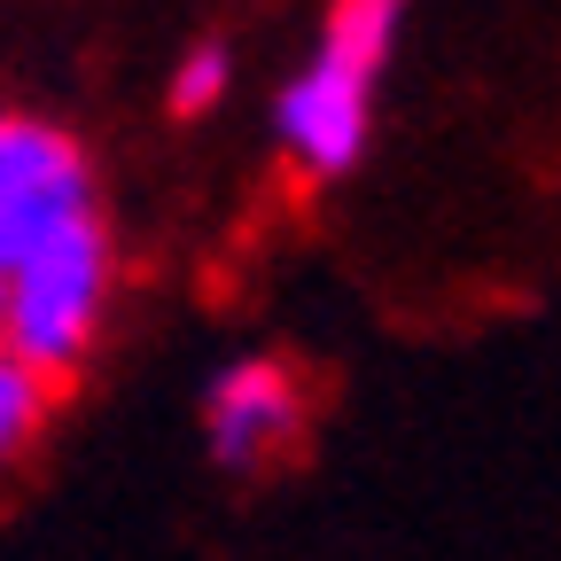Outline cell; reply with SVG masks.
I'll use <instances>...</instances> for the list:
<instances>
[{
	"mask_svg": "<svg viewBox=\"0 0 561 561\" xmlns=\"http://www.w3.org/2000/svg\"><path fill=\"white\" fill-rule=\"evenodd\" d=\"M405 9L413 0H335L320 16L312 55L297 62V79L273 102V140L297 172H312V180L359 172L367 140H375V94H382L390 55H398Z\"/></svg>",
	"mask_w": 561,
	"mask_h": 561,
	"instance_id": "1",
	"label": "cell"
},
{
	"mask_svg": "<svg viewBox=\"0 0 561 561\" xmlns=\"http://www.w3.org/2000/svg\"><path fill=\"white\" fill-rule=\"evenodd\" d=\"M102 305H110V234L102 219H79L0 273V351L39 382H55L62 367L87 359Z\"/></svg>",
	"mask_w": 561,
	"mask_h": 561,
	"instance_id": "2",
	"label": "cell"
},
{
	"mask_svg": "<svg viewBox=\"0 0 561 561\" xmlns=\"http://www.w3.org/2000/svg\"><path fill=\"white\" fill-rule=\"evenodd\" d=\"M79 219H94L87 149L47 117L0 110V273Z\"/></svg>",
	"mask_w": 561,
	"mask_h": 561,
	"instance_id": "3",
	"label": "cell"
},
{
	"mask_svg": "<svg viewBox=\"0 0 561 561\" xmlns=\"http://www.w3.org/2000/svg\"><path fill=\"white\" fill-rule=\"evenodd\" d=\"M305 430V390L297 375L273 359V351H250V359H227L203 390V445L227 476H257L289 453V437Z\"/></svg>",
	"mask_w": 561,
	"mask_h": 561,
	"instance_id": "4",
	"label": "cell"
},
{
	"mask_svg": "<svg viewBox=\"0 0 561 561\" xmlns=\"http://www.w3.org/2000/svg\"><path fill=\"white\" fill-rule=\"evenodd\" d=\"M39 413H47V382H39L32 367H16L9 351H0V468H9V460L32 445Z\"/></svg>",
	"mask_w": 561,
	"mask_h": 561,
	"instance_id": "5",
	"label": "cell"
},
{
	"mask_svg": "<svg viewBox=\"0 0 561 561\" xmlns=\"http://www.w3.org/2000/svg\"><path fill=\"white\" fill-rule=\"evenodd\" d=\"M227 87H234V55H227L219 39H203V47H187L180 70H172V110H180V117H203Z\"/></svg>",
	"mask_w": 561,
	"mask_h": 561,
	"instance_id": "6",
	"label": "cell"
}]
</instances>
